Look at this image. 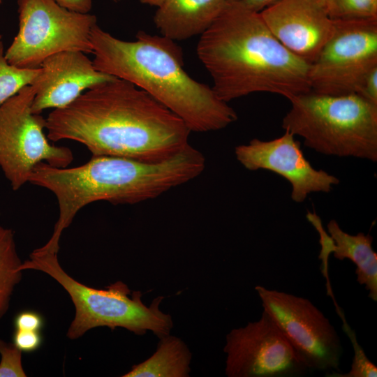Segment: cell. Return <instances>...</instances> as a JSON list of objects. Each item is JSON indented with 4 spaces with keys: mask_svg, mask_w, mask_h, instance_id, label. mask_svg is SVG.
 I'll return each mask as SVG.
<instances>
[{
    "mask_svg": "<svg viewBox=\"0 0 377 377\" xmlns=\"http://www.w3.org/2000/svg\"><path fill=\"white\" fill-rule=\"evenodd\" d=\"M96 70L144 90L181 118L191 132L223 129L237 119L209 86L184 70L182 48L162 35L138 32L135 40L113 36L97 24L91 32Z\"/></svg>",
    "mask_w": 377,
    "mask_h": 377,
    "instance_id": "4",
    "label": "cell"
},
{
    "mask_svg": "<svg viewBox=\"0 0 377 377\" xmlns=\"http://www.w3.org/2000/svg\"><path fill=\"white\" fill-rule=\"evenodd\" d=\"M38 71L39 68H22L10 64L6 58L0 34V105L23 87L31 85Z\"/></svg>",
    "mask_w": 377,
    "mask_h": 377,
    "instance_id": "19",
    "label": "cell"
},
{
    "mask_svg": "<svg viewBox=\"0 0 377 377\" xmlns=\"http://www.w3.org/2000/svg\"><path fill=\"white\" fill-rule=\"evenodd\" d=\"M13 341V344L22 352L32 353L40 347L43 338L38 331L15 329Z\"/></svg>",
    "mask_w": 377,
    "mask_h": 377,
    "instance_id": "22",
    "label": "cell"
},
{
    "mask_svg": "<svg viewBox=\"0 0 377 377\" xmlns=\"http://www.w3.org/2000/svg\"><path fill=\"white\" fill-rule=\"evenodd\" d=\"M263 310L282 331L309 370L340 372L343 348L330 320L309 300L255 287Z\"/></svg>",
    "mask_w": 377,
    "mask_h": 377,
    "instance_id": "10",
    "label": "cell"
},
{
    "mask_svg": "<svg viewBox=\"0 0 377 377\" xmlns=\"http://www.w3.org/2000/svg\"><path fill=\"white\" fill-rule=\"evenodd\" d=\"M282 128L328 156L377 161V105L357 94L310 91L289 100Z\"/></svg>",
    "mask_w": 377,
    "mask_h": 377,
    "instance_id": "5",
    "label": "cell"
},
{
    "mask_svg": "<svg viewBox=\"0 0 377 377\" xmlns=\"http://www.w3.org/2000/svg\"><path fill=\"white\" fill-rule=\"evenodd\" d=\"M59 6L74 12L89 13L93 0H54Z\"/></svg>",
    "mask_w": 377,
    "mask_h": 377,
    "instance_id": "25",
    "label": "cell"
},
{
    "mask_svg": "<svg viewBox=\"0 0 377 377\" xmlns=\"http://www.w3.org/2000/svg\"><path fill=\"white\" fill-rule=\"evenodd\" d=\"M22 353L13 343L0 339V377H26L22 364Z\"/></svg>",
    "mask_w": 377,
    "mask_h": 377,
    "instance_id": "21",
    "label": "cell"
},
{
    "mask_svg": "<svg viewBox=\"0 0 377 377\" xmlns=\"http://www.w3.org/2000/svg\"><path fill=\"white\" fill-rule=\"evenodd\" d=\"M117 78L96 69L92 60L80 51H64L47 57L31 86L34 89L31 111L61 108L87 90Z\"/></svg>",
    "mask_w": 377,
    "mask_h": 377,
    "instance_id": "14",
    "label": "cell"
},
{
    "mask_svg": "<svg viewBox=\"0 0 377 377\" xmlns=\"http://www.w3.org/2000/svg\"><path fill=\"white\" fill-rule=\"evenodd\" d=\"M20 269L44 272L68 293L75 310L66 333L70 339H77L97 327H108L112 330L123 327L137 335L151 330L161 339L169 335L173 327L171 316L159 309L163 297H156L147 306L142 302V293L133 291L130 297L131 291L122 281L110 284L104 290L89 287L64 270L57 253L36 249Z\"/></svg>",
    "mask_w": 377,
    "mask_h": 377,
    "instance_id": "6",
    "label": "cell"
},
{
    "mask_svg": "<svg viewBox=\"0 0 377 377\" xmlns=\"http://www.w3.org/2000/svg\"><path fill=\"white\" fill-rule=\"evenodd\" d=\"M226 374L229 377H298L309 368L269 314L226 335Z\"/></svg>",
    "mask_w": 377,
    "mask_h": 377,
    "instance_id": "11",
    "label": "cell"
},
{
    "mask_svg": "<svg viewBox=\"0 0 377 377\" xmlns=\"http://www.w3.org/2000/svg\"><path fill=\"white\" fill-rule=\"evenodd\" d=\"M306 219L319 235L321 246L319 258L328 261L330 254L339 260L346 258L355 265L357 281L364 285L368 297L377 301V253L372 248L373 237L369 234L359 232L350 235L343 231L337 221L332 219L323 229L322 221L316 213L309 212Z\"/></svg>",
    "mask_w": 377,
    "mask_h": 377,
    "instance_id": "15",
    "label": "cell"
},
{
    "mask_svg": "<svg viewBox=\"0 0 377 377\" xmlns=\"http://www.w3.org/2000/svg\"><path fill=\"white\" fill-rule=\"evenodd\" d=\"M325 10L332 0H316Z\"/></svg>",
    "mask_w": 377,
    "mask_h": 377,
    "instance_id": "28",
    "label": "cell"
},
{
    "mask_svg": "<svg viewBox=\"0 0 377 377\" xmlns=\"http://www.w3.org/2000/svg\"><path fill=\"white\" fill-rule=\"evenodd\" d=\"M47 138L84 145L92 156L156 163L179 153L191 133L185 122L144 90L119 78L101 83L45 119Z\"/></svg>",
    "mask_w": 377,
    "mask_h": 377,
    "instance_id": "1",
    "label": "cell"
},
{
    "mask_svg": "<svg viewBox=\"0 0 377 377\" xmlns=\"http://www.w3.org/2000/svg\"><path fill=\"white\" fill-rule=\"evenodd\" d=\"M1 3H2V0H0V4H1Z\"/></svg>",
    "mask_w": 377,
    "mask_h": 377,
    "instance_id": "30",
    "label": "cell"
},
{
    "mask_svg": "<svg viewBox=\"0 0 377 377\" xmlns=\"http://www.w3.org/2000/svg\"><path fill=\"white\" fill-rule=\"evenodd\" d=\"M197 54L212 78V89L226 103L256 92L290 100L311 91L310 64L286 49L260 13L242 0L228 1L200 35Z\"/></svg>",
    "mask_w": 377,
    "mask_h": 377,
    "instance_id": "2",
    "label": "cell"
},
{
    "mask_svg": "<svg viewBox=\"0 0 377 377\" xmlns=\"http://www.w3.org/2000/svg\"><path fill=\"white\" fill-rule=\"evenodd\" d=\"M237 160L247 170H267L284 179L291 185V198L304 202L312 193H329L339 179L323 170L314 168L305 158L295 135L285 131L271 140L257 138L235 149Z\"/></svg>",
    "mask_w": 377,
    "mask_h": 377,
    "instance_id": "12",
    "label": "cell"
},
{
    "mask_svg": "<svg viewBox=\"0 0 377 377\" xmlns=\"http://www.w3.org/2000/svg\"><path fill=\"white\" fill-rule=\"evenodd\" d=\"M242 1L250 9L260 13L265 8L276 3L280 0H242Z\"/></svg>",
    "mask_w": 377,
    "mask_h": 377,
    "instance_id": "26",
    "label": "cell"
},
{
    "mask_svg": "<svg viewBox=\"0 0 377 377\" xmlns=\"http://www.w3.org/2000/svg\"><path fill=\"white\" fill-rule=\"evenodd\" d=\"M34 98L27 85L0 105V168L14 191L29 182L38 163L66 168L73 160L69 148L49 142L45 119L31 111Z\"/></svg>",
    "mask_w": 377,
    "mask_h": 377,
    "instance_id": "8",
    "label": "cell"
},
{
    "mask_svg": "<svg viewBox=\"0 0 377 377\" xmlns=\"http://www.w3.org/2000/svg\"><path fill=\"white\" fill-rule=\"evenodd\" d=\"M19 29L5 52L7 61L38 68L48 57L64 51L91 54L96 15L69 10L54 0H17Z\"/></svg>",
    "mask_w": 377,
    "mask_h": 377,
    "instance_id": "7",
    "label": "cell"
},
{
    "mask_svg": "<svg viewBox=\"0 0 377 377\" xmlns=\"http://www.w3.org/2000/svg\"><path fill=\"white\" fill-rule=\"evenodd\" d=\"M165 0H140L142 4L149 6H159Z\"/></svg>",
    "mask_w": 377,
    "mask_h": 377,
    "instance_id": "27",
    "label": "cell"
},
{
    "mask_svg": "<svg viewBox=\"0 0 377 377\" xmlns=\"http://www.w3.org/2000/svg\"><path fill=\"white\" fill-rule=\"evenodd\" d=\"M22 263L13 231L0 226V319L7 313L15 288L22 280Z\"/></svg>",
    "mask_w": 377,
    "mask_h": 377,
    "instance_id": "18",
    "label": "cell"
},
{
    "mask_svg": "<svg viewBox=\"0 0 377 377\" xmlns=\"http://www.w3.org/2000/svg\"><path fill=\"white\" fill-rule=\"evenodd\" d=\"M332 20L377 18V0H332L326 8Z\"/></svg>",
    "mask_w": 377,
    "mask_h": 377,
    "instance_id": "20",
    "label": "cell"
},
{
    "mask_svg": "<svg viewBox=\"0 0 377 377\" xmlns=\"http://www.w3.org/2000/svg\"><path fill=\"white\" fill-rule=\"evenodd\" d=\"M14 325L17 330L40 332L44 325V320L38 312L24 311L16 316Z\"/></svg>",
    "mask_w": 377,
    "mask_h": 377,
    "instance_id": "23",
    "label": "cell"
},
{
    "mask_svg": "<svg viewBox=\"0 0 377 377\" xmlns=\"http://www.w3.org/2000/svg\"><path fill=\"white\" fill-rule=\"evenodd\" d=\"M229 0H165L154 22L161 35L174 41L201 35L221 14Z\"/></svg>",
    "mask_w": 377,
    "mask_h": 377,
    "instance_id": "16",
    "label": "cell"
},
{
    "mask_svg": "<svg viewBox=\"0 0 377 377\" xmlns=\"http://www.w3.org/2000/svg\"><path fill=\"white\" fill-rule=\"evenodd\" d=\"M205 168V156L190 145L156 163L111 156H92L86 163L72 168L40 162L32 170L29 182L55 195L59 217L50 239L39 248L58 254L63 231L79 210L91 202L134 205L154 199L193 179Z\"/></svg>",
    "mask_w": 377,
    "mask_h": 377,
    "instance_id": "3",
    "label": "cell"
},
{
    "mask_svg": "<svg viewBox=\"0 0 377 377\" xmlns=\"http://www.w3.org/2000/svg\"><path fill=\"white\" fill-rule=\"evenodd\" d=\"M191 354L179 338L160 339L156 351L145 361L133 366L123 377H187Z\"/></svg>",
    "mask_w": 377,
    "mask_h": 377,
    "instance_id": "17",
    "label": "cell"
},
{
    "mask_svg": "<svg viewBox=\"0 0 377 377\" xmlns=\"http://www.w3.org/2000/svg\"><path fill=\"white\" fill-rule=\"evenodd\" d=\"M260 13L274 36L309 64L334 31V20L316 0H280Z\"/></svg>",
    "mask_w": 377,
    "mask_h": 377,
    "instance_id": "13",
    "label": "cell"
},
{
    "mask_svg": "<svg viewBox=\"0 0 377 377\" xmlns=\"http://www.w3.org/2000/svg\"><path fill=\"white\" fill-rule=\"evenodd\" d=\"M357 94L369 102L377 105V67L365 76Z\"/></svg>",
    "mask_w": 377,
    "mask_h": 377,
    "instance_id": "24",
    "label": "cell"
},
{
    "mask_svg": "<svg viewBox=\"0 0 377 377\" xmlns=\"http://www.w3.org/2000/svg\"><path fill=\"white\" fill-rule=\"evenodd\" d=\"M334 31L310 64L312 91L358 94L367 73L377 67V18L333 20Z\"/></svg>",
    "mask_w": 377,
    "mask_h": 377,
    "instance_id": "9",
    "label": "cell"
},
{
    "mask_svg": "<svg viewBox=\"0 0 377 377\" xmlns=\"http://www.w3.org/2000/svg\"><path fill=\"white\" fill-rule=\"evenodd\" d=\"M112 1H114V2H119V1H120L121 0H112Z\"/></svg>",
    "mask_w": 377,
    "mask_h": 377,
    "instance_id": "29",
    "label": "cell"
}]
</instances>
